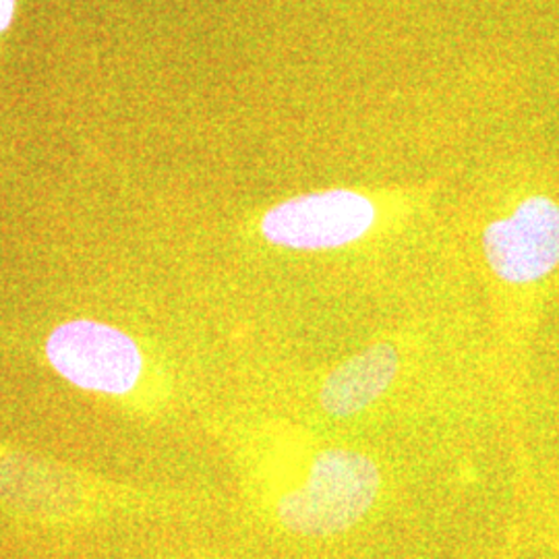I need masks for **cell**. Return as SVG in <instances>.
<instances>
[{
    "label": "cell",
    "mask_w": 559,
    "mask_h": 559,
    "mask_svg": "<svg viewBox=\"0 0 559 559\" xmlns=\"http://www.w3.org/2000/svg\"><path fill=\"white\" fill-rule=\"evenodd\" d=\"M381 489L378 464L367 454L330 448L316 456L297 489L280 496V526L299 537H332L350 531L376 506Z\"/></svg>",
    "instance_id": "cell-1"
},
{
    "label": "cell",
    "mask_w": 559,
    "mask_h": 559,
    "mask_svg": "<svg viewBox=\"0 0 559 559\" xmlns=\"http://www.w3.org/2000/svg\"><path fill=\"white\" fill-rule=\"evenodd\" d=\"M46 359L69 383L110 396L131 392L143 371L138 342L102 321L73 320L55 328L46 340Z\"/></svg>",
    "instance_id": "cell-2"
},
{
    "label": "cell",
    "mask_w": 559,
    "mask_h": 559,
    "mask_svg": "<svg viewBox=\"0 0 559 559\" xmlns=\"http://www.w3.org/2000/svg\"><path fill=\"white\" fill-rule=\"evenodd\" d=\"M373 201L357 191L330 189L282 201L261 221V235L295 251H328L362 239L376 224Z\"/></svg>",
    "instance_id": "cell-3"
},
{
    "label": "cell",
    "mask_w": 559,
    "mask_h": 559,
    "mask_svg": "<svg viewBox=\"0 0 559 559\" xmlns=\"http://www.w3.org/2000/svg\"><path fill=\"white\" fill-rule=\"evenodd\" d=\"M485 260L508 284H535L559 267V203L535 195L483 233Z\"/></svg>",
    "instance_id": "cell-4"
},
{
    "label": "cell",
    "mask_w": 559,
    "mask_h": 559,
    "mask_svg": "<svg viewBox=\"0 0 559 559\" xmlns=\"http://www.w3.org/2000/svg\"><path fill=\"white\" fill-rule=\"evenodd\" d=\"M399 350L378 342L338 365L321 385V408L336 419L353 417L381 399L399 376Z\"/></svg>",
    "instance_id": "cell-5"
},
{
    "label": "cell",
    "mask_w": 559,
    "mask_h": 559,
    "mask_svg": "<svg viewBox=\"0 0 559 559\" xmlns=\"http://www.w3.org/2000/svg\"><path fill=\"white\" fill-rule=\"evenodd\" d=\"M0 498L34 519H69L81 508L78 485L52 468H23L15 456L0 464Z\"/></svg>",
    "instance_id": "cell-6"
},
{
    "label": "cell",
    "mask_w": 559,
    "mask_h": 559,
    "mask_svg": "<svg viewBox=\"0 0 559 559\" xmlns=\"http://www.w3.org/2000/svg\"><path fill=\"white\" fill-rule=\"evenodd\" d=\"M15 15V0H0V34L9 29Z\"/></svg>",
    "instance_id": "cell-7"
}]
</instances>
